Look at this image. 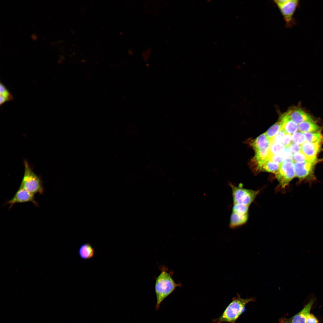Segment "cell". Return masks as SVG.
<instances>
[{
	"mask_svg": "<svg viewBox=\"0 0 323 323\" xmlns=\"http://www.w3.org/2000/svg\"><path fill=\"white\" fill-rule=\"evenodd\" d=\"M179 284H176L170 273L162 270L157 278L155 284V292L157 302L156 309L159 310L160 305L163 300L170 295Z\"/></svg>",
	"mask_w": 323,
	"mask_h": 323,
	"instance_id": "6da1fadb",
	"label": "cell"
},
{
	"mask_svg": "<svg viewBox=\"0 0 323 323\" xmlns=\"http://www.w3.org/2000/svg\"><path fill=\"white\" fill-rule=\"evenodd\" d=\"M237 297L234 298L232 301L226 308L221 316L218 318L214 319L215 323H223L227 322L235 323L241 314L246 305L250 301H253V298L244 299L238 295Z\"/></svg>",
	"mask_w": 323,
	"mask_h": 323,
	"instance_id": "7a4b0ae2",
	"label": "cell"
},
{
	"mask_svg": "<svg viewBox=\"0 0 323 323\" xmlns=\"http://www.w3.org/2000/svg\"><path fill=\"white\" fill-rule=\"evenodd\" d=\"M24 166V174L19 188L34 194H43L44 188L40 178L33 171L26 161Z\"/></svg>",
	"mask_w": 323,
	"mask_h": 323,
	"instance_id": "3957f363",
	"label": "cell"
},
{
	"mask_svg": "<svg viewBox=\"0 0 323 323\" xmlns=\"http://www.w3.org/2000/svg\"><path fill=\"white\" fill-rule=\"evenodd\" d=\"M274 2L277 6L285 22V27L291 28L296 24L294 16L299 6L298 0H275Z\"/></svg>",
	"mask_w": 323,
	"mask_h": 323,
	"instance_id": "277c9868",
	"label": "cell"
},
{
	"mask_svg": "<svg viewBox=\"0 0 323 323\" xmlns=\"http://www.w3.org/2000/svg\"><path fill=\"white\" fill-rule=\"evenodd\" d=\"M231 188L234 204L243 205L249 206L259 193V191L246 189L230 184Z\"/></svg>",
	"mask_w": 323,
	"mask_h": 323,
	"instance_id": "5b68a950",
	"label": "cell"
},
{
	"mask_svg": "<svg viewBox=\"0 0 323 323\" xmlns=\"http://www.w3.org/2000/svg\"><path fill=\"white\" fill-rule=\"evenodd\" d=\"M275 176L280 186L282 188H285L295 177L292 160H285L280 163L279 170Z\"/></svg>",
	"mask_w": 323,
	"mask_h": 323,
	"instance_id": "8992f818",
	"label": "cell"
},
{
	"mask_svg": "<svg viewBox=\"0 0 323 323\" xmlns=\"http://www.w3.org/2000/svg\"><path fill=\"white\" fill-rule=\"evenodd\" d=\"M317 163L294 162L295 177L300 180H306L309 182L315 179L313 175V169Z\"/></svg>",
	"mask_w": 323,
	"mask_h": 323,
	"instance_id": "52a82bcc",
	"label": "cell"
},
{
	"mask_svg": "<svg viewBox=\"0 0 323 323\" xmlns=\"http://www.w3.org/2000/svg\"><path fill=\"white\" fill-rule=\"evenodd\" d=\"M32 202L36 207L39 205L38 203L35 199L34 194L26 190L19 188L13 197L6 203L10 205L9 209H10L16 204L26 202Z\"/></svg>",
	"mask_w": 323,
	"mask_h": 323,
	"instance_id": "ba28073f",
	"label": "cell"
},
{
	"mask_svg": "<svg viewBox=\"0 0 323 323\" xmlns=\"http://www.w3.org/2000/svg\"><path fill=\"white\" fill-rule=\"evenodd\" d=\"M285 114L297 124L305 121L313 120L309 114L299 108H294L289 110Z\"/></svg>",
	"mask_w": 323,
	"mask_h": 323,
	"instance_id": "9c48e42d",
	"label": "cell"
},
{
	"mask_svg": "<svg viewBox=\"0 0 323 323\" xmlns=\"http://www.w3.org/2000/svg\"><path fill=\"white\" fill-rule=\"evenodd\" d=\"M314 301V299H310L301 311L292 318L289 319V320L282 321V322L283 323H305L306 318L310 314V311Z\"/></svg>",
	"mask_w": 323,
	"mask_h": 323,
	"instance_id": "30bf717a",
	"label": "cell"
},
{
	"mask_svg": "<svg viewBox=\"0 0 323 323\" xmlns=\"http://www.w3.org/2000/svg\"><path fill=\"white\" fill-rule=\"evenodd\" d=\"M321 142H310L306 141L301 145V151L306 156L317 158L321 149Z\"/></svg>",
	"mask_w": 323,
	"mask_h": 323,
	"instance_id": "8fae6325",
	"label": "cell"
},
{
	"mask_svg": "<svg viewBox=\"0 0 323 323\" xmlns=\"http://www.w3.org/2000/svg\"><path fill=\"white\" fill-rule=\"evenodd\" d=\"M280 120L282 123L281 128L286 133L293 134L298 130V124L290 119L285 113L282 115Z\"/></svg>",
	"mask_w": 323,
	"mask_h": 323,
	"instance_id": "7c38bea8",
	"label": "cell"
},
{
	"mask_svg": "<svg viewBox=\"0 0 323 323\" xmlns=\"http://www.w3.org/2000/svg\"><path fill=\"white\" fill-rule=\"evenodd\" d=\"M95 249L89 243H83L79 248L78 254L80 257L83 260L92 258L94 255Z\"/></svg>",
	"mask_w": 323,
	"mask_h": 323,
	"instance_id": "4fadbf2b",
	"label": "cell"
},
{
	"mask_svg": "<svg viewBox=\"0 0 323 323\" xmlns=\"http://www.w3.org/2000/svg\"><path fill=\"white\" fill-rule=\"evenodd\" d=\"M248 218V214H242L232 212L230 217V226L234 228L245 224Z\"/></svg>",
	"mask_w": 323,
	"mask_h": 323,
	"instance_id": "5bb4252c",
	"label": "cell"
},
{
	"mask_svg": "<svg viewBox=\"0 0 323 323\" xmlns=\"http://www.w3.org/2000/svg\"><path fill=\"white\" fill-rule=\"evenodd\" d=\"M298 127L299 131L304 133L318 132L319 128L313 120L302 122L298 124Z\"/></svg>",
	"mask_w": 323,
	"mask_h": 323,
	"instance_id": "9a60e30c",
	"label": "cell"
},
{
	"mask_svg": "<svg viewBox=\"0 0 323 323\" xmlns=\"http://www.w3.org/2000/svg\"><path fill=\"white\" fill-rule=\"evenodd\" d=\"M270 142L264 133L254 140L252 146L255 151H256L267 148L270 146Z\"/></svg>",
	"mask_w": 323,
	"mask_h": 323,
	"instance_id": "2e32d148",
	"label": "cell"
},
{
	"mask_svg": "<svg viewBox=\"0 0 323 323\" xmlns=\"http://www.w3.org/2000/svg\"><path fill=\"white\" fill-rule=\"evenodd\" d=\"M14 100V98L6 86L1 82L0 83V106L5 103Z\"/></svg>",
	"mask_w": 323,
	"mask_h": 323,
	"instance_id": "e0dca14e",
	"label": "cell"
},
{
	"mask_svg": "<svg viewBox=\"0 0 323 323\" xmlns=\"http://www.w3.org/2000/svg\"><path fill=\"white\" fill-rule=\"evenodd\" d=\"M292 160L294 162H312L317 163V158H313L305 155L301 151L296 152L292 154Z\"/></svg>",
	"mask_w": 323,
	"mask_h": 323,
	"instance_id": "ac0fdd59",
	"label": "cell"
},
{
	"mask_svg": "<svg viewBox=\"0 0 323 323\" xmlns=\"http://www.w3.org/2000/svg\"><path fill=\"white\" fill-rule=\"evenodd\" d=\"M279 166L280 164L275 162L270 159L262 165L260 170L276 174L279 170Z\"/></svg>",
	"mask_w": 323,
	"mask_h": 323,
	"instance_id": "d6986e66",
	"label": "cell"
},
{
	"mask_svg": "<svg viewBox=\"0 0 323 323\" xmlns=\"http://www.w3.org/2000/svg\"><path fill=\"white\" fill-rule=\"evenodd\" d=\"M282 127V123L281 121L277 122L272 125L265 132L267 137L270 142L281 129Z\"/></svg>",
	"mask_w": 323,
	"mask_h": 323,
	"instance_id": "ffe728a7",
	"label": "cell"
},
{
	"mask_svg": "<svg viewBox=\"0 0 323 323\" xmlns=\"http://www.w3.org/2000/svg\"><path fill=\"white\" fill-rule=\"evenodd\" d=\"M285 148V146L281 143H271L269 146L270 151L272 156L282 154Z\"/></svg>",
	"mask_w": 323,
	"mask_h": 323,
	"instance_id": "44dd1931",
	"label": "cell"
},
{
	"mask_svg": "<svg viewBox=\"0 0 323 323\" xmlns=\"http://www.w3.org/2000/svg\"><path fill=\"white\" fill-rule=\"evenodd\" d=\"M304 134L306 141L310 142H321L323 138L322 135L318 131L304 133Z\"/></svg>",
	"mask_w": 323,
	"mask_h": 323,
	"instance_id": "7402d4cb",
	"label": "cell"
},
{
	"mask_svg": "<svg viewBox=\"0 0 323 323\" xmlns=\"http://www.w3.org/2000/svg\"><path fill=\"white\" fill-rule=\"evenodd\" d=\"M292 138L293 142L300 145L306 141L304 133L299 131L293 134L292 135Z\"/></svg>",
	"mask_w": 323,
	"mask_h": 323,
	"instance_id": "603a6c76",
	"label": "cell"
},
{
	"mask_svg": "<svg viewBox=\"0 0 323 323\" xmlns=\"http://www.w3.org/2000/svg\"><path fill=\"white\" fill-rule=\"evenodd\" d=\"M249 206L243 205L234 204L232 212L242 214H248Z\"/></svg>",
	"mask_w": 323,
	"mask_h": 323,
	"instance_id": "cb8c5ba5",
	"label": "cell"
},
{
	"mask_svg": "<svg viewBox=\"0 0 323 323\" xmlns=\"http://www.w3.org/2000/svg\"><path fill=\"white\" fill-rule=\"evenodd\" d=\"M286 134L285 132L281 128L277 134L273 138L270 143H281L282 142L283 139Z\"/></svg>",
	"mask_w": 323,
	"mask_h": 323,
	"instance_id": "d4e9b609",
	"label": "cell"
},
{
	"mask_svg": "<svg viewBox=\"0 0 323 323\" xmlns=\"http://www.w3.org/2000/svg\"><path fill=\"white\" fill-rule=\"evenodd\" d=\"M292 135L286 133L284 135L282 141V143L285 147H288L292 143Z\"/></svg>",
	"mask_w": 323,
	"mask_h": 323,
	"instance_id": "484cf974",
	"label": "cell"
},
{
	"mask_svg": "<svg viewBox=\"0 0 323 323\" xmlns=\"http://www.w3.org/2000/svg\"><path fill=\"white\" fill-rule=\"evenodd\" d=\"M289 147H285L284 150L282 154L284 161L286 160H292V155Z\"/></svg>",
	"mask_w": 323,
	"mask_h": 323,
	"instance_id": "4316f807",
	"label": "cell"
},
{
	"mask_svg": "<svg viewBox=\"0 0 323 323\" xmlns=\"http://www.w3.org/2000/svg\"><path fill=\"white\" fill-rule=\"evenodd\" d=\"M288 147H289L292 154L301 151V145H298L293 142H292Z\"/></svg>",
	"mask_w": 323,
	"mask_h": 323,
	"instance_id": "83f0119b",
	"label": "cell"
},
{
	"mask_svg": "<svg viewBox=\"0 0 323 323\" xmlns=\"http://www.w3.org/2000/svg\"><path fill=\"white\" fill-rule=\"evenodd\" d=\"M270 159L276 163L280 164L284 161V159L282 154L278 155H272Z\"/></svg>",
	"mask_w": 323,
	"mask_h": 323,
	"instance_id": "f1b7e54d",
	"label": "cell"
},
{
	"mask_svg": "<svg viewBox=\"0 0 323 323\" xmlns=\"http://www.w3.org/2000/svg\"><path fill=\"white\" fill-rule=\"evenodd\" d=\"M305 323H319L317 318L312 314H310L306 318Z\"/></svg>",
	"mask_w": 323,
	"mask_h": 323,
	"instance_id": "f546056e",
	"label": "cell"
},
{
	"mask_svg": "<svg viewBox=\"0 0 323 323\" xmlns=\"http://www.w3.org/2000/svg\"></svg>",
	"mask_w": 323,
	"mask_h": 323,
	"instance_id": "4dcf8cb0",
	"label": "cell"
}]
</instances>
